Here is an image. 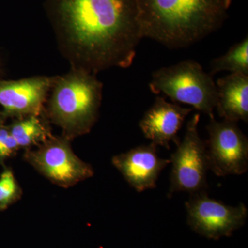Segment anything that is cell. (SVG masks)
I'll list each match as a JSON object with an SVG mask.
<instances>
[{
	"label": "cell",
	"mask_w": 248,
	"mask_h": 248,
	"mask_svg": "<svg viewBox=\"0 0 248 248\" xmlns=\"http://www.w3.org/2000/svg\"><path fill=\"white\" fill-rule=\"evenodd\" d=\"M112 161L126 182L138 192L155 188L160 174L170 164V160L158 156L157 146L153 142L117 155Z\"/></svg>",
	"instance_id": "10"
},
{
	"label": "cell",
	"mask_w": 248,
	"mask_h": 248,
	"mask_svg": "<svg viewBox=\"0 0 248 248\" xmlns=\"http://www.w3.org/2000/svg\"><path fill=\"white\" fill-rule=\"evenodd\" d=\"M19 148L9 128L0 127V160L11 156Z\"/></svg>",
	"instance_id": "16"
},
{
	"label": "cell",
	"mask_w": 248,
	"mask_h": 248,
	"mask_svg": "<svg viewBox=\"0 0 248 248\" xmlns=\"http://www.w3.org/2000/svg\"><path fill=\"white\" fill-rule=\"evenodd\" d=\"M60 51L72 69L126 68L142 37L137 0H45Z\"/></svg>",
	"instance_id": "1"
},
{
	"label": "cell",
	"mask_w": 248,
	"mask_h": 248,
	"mask_svg": "<svg viewBox=\"0 0 248 248\" xmlns=\"http://www.w3.org/2000/svg\"><path fill=\"white\" fill-rule=\"evenodd\" d=\"M43 143L37 151L27 152L26 158L51 182L68 187L92 177V167L74 154L68 138L50 136Z\"/></svg>",
	"instance_id": "8"
},
{
	"label": "cell",
	"mask_w": 248,
	"mask_h": 248,
	"mask_svg": "<svg viewBox=\"0 0 248 248\" xmlns=\"http://www.w3.org/2000/svg\"><path fill=\"white\" fill-rule=\"evenodd\" d=\"M232 0H137L142 37L170 48L189 46L213 33Z\"/></svg>",
	"instance_id": "2"
},
{
	"label": "cell",
	"mask_w": 248,
	"mask_h": 248,
	"mask_svg": "<svg viewBox=\"0 0 248 248\" xmlns=\"http://www.w3.org/2000/svg\"><path fill=\"white\" fill-rule=\"evenodd\" d=\"M210 68L211 76L221 71L248 75V37L232 46L224 55L214 59Z\"/></svg>",
	"instance_id": "14"
},
{
	"label": "cell",
	"mask_w": 248,
	"mask_h": 248,
	"mask_svg": "<svg viewBox=\"0 0 248 248\" xmlns=\"http://www.w3.org/2000/svg\"><path fill=\"white\" fill-rule=\"evenodd\" d=\"M209 167L218 177L241 175L248 170V140L236 122L210 118L206 127Z\"/></svg>",
	"instance_id": "7"
},
{
	"label": "cell",
	"mask_w": 248,
	"mask_h": 248,
	"mask_svg": "<svg viewBox=\"0 0 248 248\" xmlns=\"http://www.w3.org/2000/svg\"><path fill=\"white\" fill-rule=\"evenodd\" d=\"M21 192L14 174L6 170L0 177V210H5L19 198Z\"/></svg>",
	"instance_id": "15"
},
{
	"label": "cell",
	"mask_w": 248,
	"mask_h": 248,
	"mask_svg": "<svg viewBox=\"0 0 248 248\" xmlns=\"http://www.w3.org/2000/svg\"><path fill=\"white\" fill-rule=\"evenodd\" d=\"M192 108L168 102L164 98L157 97L140 122L145 138L156 146L170 149V141L177 143V133L182 128L186 117Z\"/></svg>",
	"instance_id": "11"
},
{
	"label": "cell",
	"mask_w": 248,
	"mask_h": 248,
	"mask_svg": "<svg viewBox=\"0 0 248 248\" xmlns=\"http://www.w3.org/2000/svg\"><path fill=\"white\" fill-rule=\"evenodd\" d=\"M149 88L154 94H164L172 102L187 104L214 117L217 86L210 74L193 60H184L163 67L152 75Z\"/></svg>",
	"instance_id": "4"
},
{
	"label": "cell",
	"mask_w": 248,
	"mask_h": 248,
	"mask_svg": "<svg viewBox=\"0 0 248 248\" xmlns=\"http://www.w3.org/2000/svg\"><path fill=\"white\" fill-rule=\"evenodd\" d=\"M200 121V113L195 114L189 120L184 139L176 143L177 150L171 155L170 197L178 192L191 195L208 188L207 173L210 167L206 145L199 134Z\"/></svg>",
	"instance_id": "5"
},
{
	"label": "cell",
	"mask_w": 248,
	"mask_h": 248,
	"mask_svg": "<svg viewBox=\"0 0 248 248\" xmlns=\"http://www.w3.org/2000/svg\"><path fill=\"white\" fill-rule=\"evenodd\" d=\"M102 90V83L88 72L71 69L64 76L55 77L48 114L66 138L90 132L97 120Z\"/></svg>",
	"instance_id": "3"
},
{
	"label": "cell",
	"mask_w": 248,
	"mask_h": 248,
	"mask_svg": "<svg viewBox=\"0 0 248 248\" xmlns=\"http://www.w3.org/2000/svg\"><path fill=\"white\" fill-rule=\"evenodd\" d=\"M185 206L191 229L212 240L231 236L244 226L248 215L245 204L231 206L210 198L205 191L191 194Z\"/></svg>",
	"instance_id": "6"
},
{
	"label": "cell",
	"mask_w": 248,
	"mask_h": 248,
	"mask_svg": "<svg viewBox=\"0 0 248 248\" xmlns=\"http://www.w3.org/2000/svg\"><path fill=\"white\" fill-rule=\"evenodd\" d=\"M217 112L224 120L248 121V75L231 73L217 80Z\"/></svg>",
	"instance_id": "12"
},
{
	"label": "cell",
	"mask_w": 248,
	"mask_h": 248,
	"mask_svg": "<svg viewBox=\"0 0 248 248\" xmlns=\"http://www.w3.org/2000/svg\"><path fill=\"white\" fill-rule=\"evenodd\" d=\"M55 78L32 77L0 81V105L4 117L38 116L44 108Z\"/></svg>",
	"instance_id": "9"
},
{
	"label": "cell",
	"mask_w": 248,
	"mask_h": 248,
	"mask_svg": "<svg viewBox=\"0 0 248 248\" xmlns=\"http://www.w3.org/2000/svg\"><path fill=\"white\" fill-rule=\"evenodd\" d=\"M9 129L19 148L45 142L50 136L37 116H29L19 119Z\"/></svg>",
	"instance_id": "13"
}]
</instances>
